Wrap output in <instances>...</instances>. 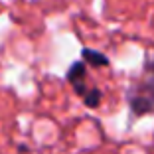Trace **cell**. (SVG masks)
Wrapping results in <instances>:
<instances>
[{
    "instance_id": "cell-2",
    "label": "cell",
    "mask_w": 154,
    "mask_h": 154,
    "mask_svg": "<svg viewBox=\"0 0 154 154\" xmlns=\"http://www.w3.org/2000/svg\"><path fill=\"white\" fill-rule=\"evenodd\" d=\"M67 83L71 85V89L81 97V101L85 103V107L89 109H97L103 101V93L99 87L89 85V73H87V63L85 61H73L71 67L67 69Z\"/></svg>"
},
{
    "instance_id": "cell-1",
    "label": "cell",
    "mask_w": 154,
    "mask_h": 154,
    "mask_svg": "<svg viewBox=\"0 0 154 154\" xmlns=\"http://www.w3.org/2000/svg\"><path fill=\"white\" fill-rule=\"evenodd\" d=\"M128 109L134 117L154 113V57H146L140 75L131 83L127 91Z\"/></svg>"
},
{
    "instance_id": "cell-3",
    "label": "cell",
    "mask_w": 154,
    "mask_h": 154,
    "mask_svg": "<svg viewBox=\"0 0 154 154\" xmlns=\"http://www.w3.org/2000/svg\"><path fill=\"white\" fill-rule=\"evenodd\" d=\"M81 57L87 63V67H97V69L109 67V57H107L103 51L91 50V48H83L81 50Z\"/></svg>"
}]
</instances>
